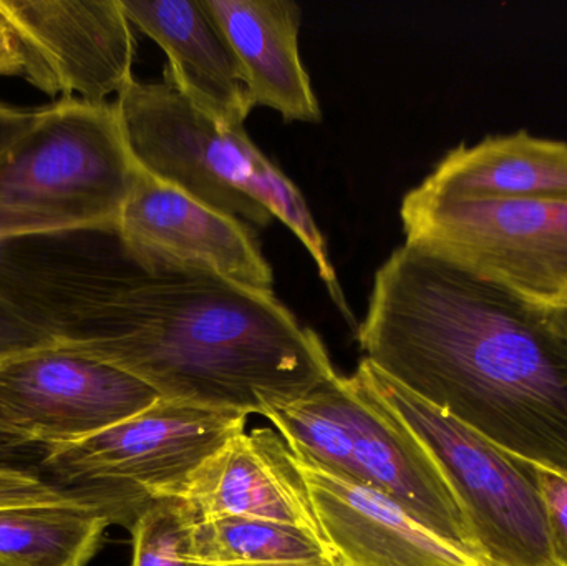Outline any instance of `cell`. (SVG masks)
<instances>
[{"label": "cell", "instance_id": "1", "mask_svg": "<svg viewBox=\"0 0 567 566\" xmlns=\"http://www.w3.org/2000/svg\"><path fill=\"white\" fill-rule=\"evenodd\" d=\"M363 359L513 457L567 472V332L538 308L425 249L380 266Z\"/></svg>", "mask_w": 567, "mask_h": 566}, {"label": "cell", "instance_id": "2", "mask_svg": "<svg viewBox=\"0 0 567 566\" xmlns=\"http://www.w3.org/2000/svg\"><path fill=\"white\" fill-rule=\"evenodd\" d=\"M60 348L126 372L163 401L265 418L337 374L319 335L275 295L142 261L125 246Z\"/></svg>", "mask_w": 567, "mask_h": 566}, {"label": "cell", "instance_id": "3", "mask_svg": "<svg viewBox=\"0 0 567 566\" xmlns=\"http://www.w3.org/2000/svg\"><path fill=\"white\" fill-rule=\"evenodd\" d=\"M136 175L116 102L0 105V239L116 233Z\"/></svg>", "mask_w": 567, "mask_h": 566}, {"label": "cell", "instance_id": "4", "mask_svg": "<svg viewBox=\"0 0 567 566\" xmlns=\"http://www.w3.org/2000/svg\"><path fill=\"white\" fill-rule=\"evenodd\" d=\"M266 419L296 457L392 498L426 531L483 562L435 459L357 372L333 375Z\"/></svg>", "mask_w": 567, "mask_h": 566}, {"label": "cell", "instance_id": "5", "mask_svg": "<svg viewBox=\"0 0 567 566\" xmlns=\"http://www.w3.org/2000/svg\"><path fill=\"white\" fill-rule=\"evenodd\" d=\"M249 415L158 399L92 438L47 452L37 464L53 484L99 495L113 525L126 531L158 502L178 494L189 475Z\"/></svg>", "mask_w": 567, "mask_h": 566}, {"label": "cell", "instance_id": "6", "mask_svg": "<svg viewBox=\"0 0 567 566\" xmlns=\"http://www.w3.org/2000/svg\"><path fill=\"white\" fill-rule=\"evenodd\" d=\"M357 374L420 439L465 512L488 566H558L528 462L426 404L362 359Z\"/></svg>", "mask_w": 567, "mask_h": 566}, {"label": "cell", "instance_id": "7", "mask_svg": "<svg viewBox=\"0 0 567 566\" xmlns=\"http://www.w3.org/2000/svg\"><path fill=\"white\" fill-rule=\"evenodd\" d=\"M406 245L543 309H567V199L466 202L419 188L402 202Z\"/></svg>", "mask_w": 567, "mask_h": 566}, {"label": "cell", "instance_id": "8", "mask_svg": "<svg viewBox=\"0 0 567 566\" xmlns=\"http://www.w3.org/2000/svg\"><path fill=\"white\" fill-rule=\"evenodd\" d=\"M115 102L140 168L241 222L261 228L275 222L256 199L269 158L245 126H223L165 80H135Z\"/></svg>", "mask_w": 567, "mask_h": 566}, {"label": "cell", "instance_id": "9", "mask_svg": "<svg viewBox=\"0 0 567 566\" xmlns=\"http://www.w3.org/2000/svg\"><path fill=\"white\" fill-rule=\"evenodd\" d=\"M158 399L126 372L60 346L22 352L0 361V442L47 454L92 438Z\"/></svg>", "mask_w": 567, "mask_h": 566}, {"label": "cell", "instance_id": "10", "mask_svg": "<svg viewBox=\"0 0 567 566\" xmlns=\"http://www.w3.org/2000/svg\"><path fill=\"white\" fill-rule=\"evenodd\" d=\"M118 249L116 233L0 239V361L69 342Z\"/></svg>", "mask_w": 567, "mask_h": 566}, {"label": "cell", "instance_id": "11", "mask_svg": "<svg viewBox=\"0 0 567 566\" xmlns=\"http://www.w3.org/2000/svg\"><path fill=\"white\" fill-rule=\"evenodd\" d=\"M23 79L49 96L109 102L135 82L136 42L122 0H0Z\"/></svg>", "mask_w": 567, "mask_h": 566}, {"label": "cell", "instance_id": "12", "mask_svg": "<svg viewBox=\"0 0 567 566\" xmlns=\"http://www.w3.org/2000/svg\"><path fill=\"white\" fill-rule=\"evenodd\" d=\"M116 235L130 255L142 261L203 269L275 295V272L255 229L140 166Z\"/></svg>", "mask_w": 567, "mask_h": 566}, {"label": "cell", "instance_id": "13", "mask_svg": "<svg viewBox=\"0 0 567 566\" xmlns=\"http://www.w3.org/2000/svg\"><path fill=\"white\" fill-rule=\"evenodd\" d=\"M292 459L340 566H488L426 531L392 498Z\"/></svg>", "mask_w": 567, "mask_h": 566}, {"label": "cell", "instance_id": "14", "mask_svg": "<svg viewBox=\"0 0 567 566\" xmlns=\"http://www.w3.org/2000/svg\"><path fill=\"white\" fill-rule=\"evenodd\" d=\"M173 498H178L196 522L259 518L302 528L323 541L292 452L272 429L233 435L189 475Z\"/></svg>", "mask_w": 567, "mask_h": 566}, {"label": "cell", "instance_id": "15", "mask_svg": "<svg viewBox=\"0 0 567 566\" xmlns=\"http://www.w3.org/2000/svg\"><path fill=\"white\" fill-rule=\"evenodd\" d=\"M138 27L168 56L163 80L229 128L251 113L248 90L231 45L205 0H122Z\"/></svg>", "mask_w": 567, "mask_h": 566}, {"label": "cell", "instance_id": "16", "mask_svg": "<svg viewBox=\"0 0 567 566\" xmlns=\"http://www.w3.org/2000/svg\"><path fill=\"white\" fill-rule=\"evenodd\" d=\"M231 45L252 109L319 123V100L299 52L300 7L290 0H205Z\"/></svg>", "mask_w": 567, "mask_h": 566}, {"label": "cell", "instance_id": "17", "mask_svg": "<svg viewBox=\"0 0 567 566\" xmlns=\"http://www.w3.org/2000/svg\"><path fill=\"white\" fill-rule=\"evenodd\" d=\"M416 188L466 202L567 199V143L528 132L460 145Z\"/></svg>", "mask_w": 567, "mask_h": 566}, {"label": "cell", "instance_id": "18", "mask_svg": "<svg viewBox=\"0 0 567 566\" xmlns=\"http://www.w3.org/2000/svg\"><path fill=\"white\" fill-rule=\"evenodd\" d=\"M112 521L80 505L0 508V562L12 566H86Z\"/></svg>", "mask_w": 567, "mask_h": 566}, {"label": "cell", "instance_id": "19", "mask_svg": "<svg viewBox=\"0 0 567 566\" xmlns=\"http://www.w3.org/2000/svg\"><path fill=\"white\" fill-rule=\"evenodd\" d=\"M189 555L205 566H329L336 562L316 535L248 517L195 522Z\"/></svg>", "mask_w": 567, "mask_h": 566}, {"label": "cell", "instance_id": "20", "mask_svg": "<svg viewBox=\"0 0 567 566\" xmlns=\"http://www.w3.org/2000/svg\"><path fill=\"white\" fill-rule=\"evenodd\" d=\"M195 518L178 498L153 505L135 522L130 566H205L189 555Z\"/></svg>", "mask_w": 567, "mask_h": 566}, {"label": "cell", "instance_id": "21", "mask_svg": "<svg viewBox=\"0 0 567 566\" xmlns=\"http://www.w3.org/2000/svg\"><path fill=\"white\" fill-rule=\"evenodd\" d=\"M23 505H80L106 514L93 492L53 484L40 474L39 469L30 465L0 462V508Z\"/></svg>", "mask_w": 567, "mask_h": 566}, {"label": "cell", "instance_id": "22", "mask_svg": "<svg viewBox=\"0 0 567 566\" xmlns=\"http://www.w3.org/2000/svg\"><path fill=\"white\" fill-rule=\"evenodd\" d=\"M529 467L542 495L553 557L558 566H567V472Z\"/></svg>", "mask_w": 567, "mask_h": 566}, {"label": "cell", "instance_id": "23", "mask_svg": "<svg viewBox=\"0 0 567 566\" xmlns=\"http://www.w3.org/2000/svg\"><path fill=\"white\" fill-rule=\"evenodd\" d=\"M23 63L17 45L16 33L7 19L3 10L0 9V75L22 76Z\"/></svg>", "mask_w": 567, "mask_h": 566}, {"label": "cell", "instance_id": "24", "mask_svg": "<svg viewBox=\"0 0 567 566\" xmlns=\"http://www.w3.org/2000/svg\"><path fill=\"white\" fill-rule=\"evenodd\" d=\"M39 455L42 454H37V452L17 451V449L9 447V445L0 442V462L25 465V462H29V459H39Z\"/></svg>", "mask_w": 567, "mask_h": 566}, {"label": "cell", "instance_id": "25", "mask_svg": "<svg viewBox=\"0 0 567 566\" xmlns=\"http://www.w3.org/2000/svg\"><path fill=\"white\" fill-rule=\"evenodd\" d=\"M559 321H561V325L565 326L566 332H567V309H561V311H558Z\"/></svg>", "mask_w": 567, "mask_h": 566}, {"label": "cell", "instance_id": "26", "mask_svg": "<svg viewBox=\"0 0 567 566\" xmlns=\"http://www.w3.org/2000/svg\"><path fill=\"white\" fill-rule=\"evenodd\" d=\"M0 566H12V565L6 564V562H0Z\"/></svg>", "mask_w": 567, "mask_h": 566}, {"label": "cell", "instance_id": "27", "mask_svg": "<svg viewBox=\"0 0 567 566\" xmlns=\"http://www.w3.org/2000/svg\"><path fill=\"white\" fill-rule=\"evenodd\" d=\"M329 566H340V565L337 564V562H333V564H330Z\"/></svg>", "mask_w": 567, "mask_h": 566}]
</instances>
